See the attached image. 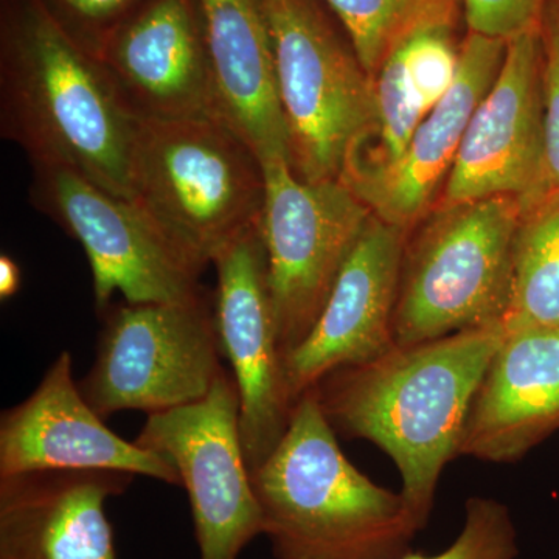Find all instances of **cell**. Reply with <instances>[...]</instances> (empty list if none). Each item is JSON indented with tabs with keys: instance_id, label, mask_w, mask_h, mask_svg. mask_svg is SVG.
Wrapping results in <instances>:
<instances>
[{
	"instance_id": "27",
	"label": "cell",
	"mask_w": 559,
	"mask_h": 559,
	"mask_svg": "<svg viewBox=\"0 0 559 559\" xmlns=\"http://www.w3.org/2000/svg\"><path fill=\"white\" fill-rule=\"evenodd\" d=\"M22 285V272L20 264L10 255L0 257V297L2 300L10 299Z\"/></svg>"
},
{
	"instance_id": "1",
	"label": "cell",
	"mask_w": 559,
	"mask_h": 559,
	"mask_svg": "<svg viewBox=\"0 0 559 559\" xmlns=\"http://www.w3.org/2000/svg\"><path fill=\"white\" fill-rule=\"evenodd\" d=\"M503 337L499 323L395 345L312 389L331 428L371 441L393 460L419 530L428 524L444 466L460 455L474 396Z\"/></svg>"
},
{
	"instance_id": "10",
	"label": "cell",
	"mask_w": 559,
	"mask_h": 559,
	"mask_svg": "<svg viewBox=\"0 0 559 559\" xmlns=\"http://www.w3.org/2000/svg\"><path fill=\"white\" fill-rule=\"evenodd\" d=\"M178 469L189 492L201 559H238L264 535L240 432V392L224 370L204 400L151 414L134 440Z\"/></svg>"
},
{
	"instance_id": "18",
	"label": "cell",
	"mask_w": 559,
	"mask_h": 559,
	"mask_svg": "<svg viewBox=\"0 0 559 559\" xmlns=\"http://www.w3.org/2000/svg\"><path fill=\"white\" fill-rule=\"evenodd\" d=\"M559 429V329L506 331L471 406L460 455L518 462Z\"/></svg>"
},
{
	"instance_id": "16",
	"label": "cell",
	"mask_w": 559,
	"mask_h": 559,
	"mask_svg": "<svg viewBox=\"0 0 559 559\" xmlns=\"http://www.w3.org/2000/svg\"><path fill=\"white\" fill-rule=\"evenodd\" d=\"M100 64L138 119H218L190 0H151L112 36Z\"/></svg>"
},
{
	"instance_id": "8",
	"label": "cell",
	"mask_w": 559,
	"mask_h": 559,
	"mask_svg": "<svg viewBox=\"0 0 559 559\" xmlns=\"http://www.w3.org/2000/svg\"><path fill=\"white\" fill-rule=\"evenodd\" d=\"M259 227L283 356L307 337L373 215L341 179L307 182L288 159L263 162Z\"/></svg>"
},
{
	"instance_id": "2",
	"label": "cell",
	"mask_w": 559,
	"mask_h": 559,
	"mask_svg": "<svg viewBox=\"0 0 559 559\" xmlns=\"http://www.w3.org/2000/svg\"><path fill=\"white\" fill-rule=\"evenodd\" d=\"M250 477L278 559H400L419 532L403 495L345 457L314 390Z\"/></svg>"
},
{
	"instance_id": "22",
	"label": "cell",
	"mask_w": 559,
	"mask_h": 559,
	"mask_svg": "<svg viewBox=\"0 0 559 559\" xmlns=\"http://www.w3.org/2000/svg\"><path fill=\"white\" fill-rule=\"evenodd\" d=\"M518 535L509 509L489 498L466 500L465 522L457 539L439 555L407 551L400 559H514Z\"/></svg>"
},
{
	"instance_id": "3",
	"label": "cell",
	"mask_w": 559,
	"mask_h": 559,
	"mask_svg": "<svg viewBox=\"0 0 559 559\" xmlns=\"http://www.w3.org/2000/svg\"><path fill=\"white\" fill-rule=\"evenodd\" d=\"M2 132L33 167L66 168L131 200L138 117L44 10H32L2 70Z\"/></svg>"
},
{
	"instance_id": "13",
	"label": "cell",
	"mask_w": 559,
	"mask_h": 559,
	"mask_svg": "<svg viewBox=\"0 0 559 559\" xmlns=\"http://www.w3.org/2000/svg\"><path fill=\"white\" fill-rule=\"evenodd\" d=\"M404 250L406 230L371 215L314 326L285 356L294 406L333 371L371 362L395 347Z\"/></svg>"
},
{
	"instance_id": "14",
	"label": "cell",
	"mask_w": 559,
	"mask_h": 559,
	"mask_svg": "<svg viewBox=\"0 0 559 559\" xmlns=\"http://www.w3.org/2000/svg\"><path fill=\"white\" fill-rule=\"evenodd\" d=\"M61 352L27 400L0 417V477L49 469H110L182 487L176 466L159 452L127 441L105 425L73 380Z\"/></svg>"
},
{
	"instance_id": "11",
	"label": "cell",
	"mask_w": 559,
	"mask_h": 559,
	"mask_svg": "<svg viewBox=\"0 0 559 559\" xmlns=\"http://www.w3.org/2000/svg\"><path fill=\"white\" fill-rule=\"evenodd\" d=\"M547 194L543 43L538 27L507 43L502 68L474 110L460 143L448 176L443 207L511 197L527 210Z\"/></svg>"
},
{
	"instance_id": "12",
	"label": "cell",
	"mask_w": 559,
	"mask_h": 559,
	"mask_svg": "<svg viewBox=\"0 0 559 559\" xmlns=\"http://www.w3.org/2000/svg\"><path fill=\"white\" fill-rule=\"evenodd\" d=\"M212 264L218 277L216 331L240 392L242 451L252 473L277 448L294 409L259 224L221 250Z\"/></svg>"
},
{
	"instance_id": "21",
	"label": "cell",
	"mask_w": 559,
	"mask_h": 559,
	"mask_svg": "<svg viewBox=\"0 0 559 559\" xmlns=\"http://www.w3.org/2000/svg\"><path fill=\"white\" fill-rule=\"evenodd\" d=\"M347 28L364 70L374 80L412 33L454 27L459 0H325Z\"/></svg>"
},
{
	"instance_id": "15",
	"label": "cell",
	"mask_w": 559,
	"mask_h": 559,
	"mask_svg": "<svg viewBox=\"0 0 559 559\" xmlns=\"http://www.w3.org/2000/svg\"><path fill=\"white\" fill-rule=\"evenodd\" d=\"M507 40L469 33L460 49L457 79L417 131L403 156L388 167H348L341 180L373 215L407 230L450 176L474 110L495 83Z\"/></svg>"
},
{
	"instance_id": "19",
	"label": "cell",
	"mask_w": 559,
	"mask_h": 559,
	"mask_svg": "<svg viewBox=\"0 0 559 559\" xmlns=\"http://www.w3.org/2000/svg\"><path fill=\"white\" fill-rule=\"evenodd\" d=\"M200 9L218 119L248 143L261 164L290 162L263 3L200 0Z\"/></svg>"
},
{
	"instance_id": "17",
	"label": "cell",
	"mask_w": 559,
	"mask_h": 559,
	"mask_svg": "<svg viewBox=\"0 0 559 559\" xmlns=\"http://www.w3.org/2000/svg\"><path fill=\"white\" fill-rule=\"evenodd\" d=\"M134 477L110 469L0 477V559H119L106 502Z\"/></svg>"
},
{
	"instance_id": "24",
	"label": "cell",
	"mask_w": 559,
	"mask_h": 559,
	"mask_svg": "<svg viewBox=\"0 0 559 559\" xmlns=\"http://www.w3.org/2000/svg\"><path fill=\"white\" fill-rule=\"evenodd\" d=\"M539 31L543 43L546 173L550 194L559 191V0H546Z\"/></svg>"
},
{
	"instance_id": "23",
	"label": "cell",
	"mask_w": 559,
	"mask_h": 559,
	"mask_svg": "<svg viewBox=\"0 0 559 559\" xmlns=\"http://www.w3.org/2000/svg\"><path fill=\"white\" fill-rule=\"evenodd\" d=\"M451 32L450 27L421 28L396 46L426 114L439 105L457 79L460 50L452 44Z\"/></svg>"
},
{
	"instance_id": "9",
	"label": "cell",
	"mask_w": 559,
	"mask_h": 559,
	"mask_svg": "<svg viewBox=\"0 0 559 559\" xmlns=\"http://www.w3.org/2000/svg\"><path fill=\"white\" fill-rule=\"evenodd\" d=\"M32 200L86 252L95 305L114 294L127 304H186L205 296L202 271L132 200L114 197L76 173L33 167Z\"/></svg>"
},
{
	"instance_id": "6",
	"label": "cell",
	"mask_w": 559,
	"mask_h": 559,
	"mask_svg": "<svg viewBox=\"0 0 559 559\" xmlns=\"http://www.w3.org/2000/svg\"><path fill=\"white\" fill-rule=\"evenodd\" d=\"M261 3L293 170L307 182L341 179L349 156L377 131L374 80L308 0Z\"/></svg>"
},
{
	"instance_id": "26",
	"label": "cell",
	"mask_w": 559,
	"mask_h": 559,
	"mask_svg": "<svg viewBox=\"0 0 559 559\" xmlns=\"http://www.w3.org/2000/svg\"><path fill=\"white\" fill-rule=\"evenodd\" d=\"M73 13L90 21H103L119 13L130 0H62Z\"/></svg>"
},
{
	"instance_id": "20",
	"label": "cell",
	"mask_w": 559,
	"mask_h": 559,
	"mask_svg": "<svg viewBox=\"0 0 559 559\" xmlns=\"http://www.w3.org/2000/svg\"><path fill=\"white\" fill-rule=\"evenodd\" d=\"M559 329V191L522 210L513 249V293L506 331Z\"/></svg>"
},
{
	"instance_id": "7",
	"label": "cell",
	"mask_w": 559,
	"mask_h": 559,
	"mask_svg": "<svg viewBox=\"0 0 559 559\" xmlns=\"http://www.w3.org/2000/svg\"><path fill=\"white\" fill-rule=\"evenodd\" d=\"M92 369L80 382L103 419L160 414L198 403L224 371L215 311L207 300L109 305Z\"/></svg>"
},
{
	"instance_id": "25",
	"label": "cell",
	"mask_w": 559,
	"mask_h": 559,
	"mask_svg": "<svg viewBox=\"0 0 559 559\" xmlns=\"http://www.w3.org/2000/svg\"><path fill=\"white\" fill-rule=\"evenodd\" d=\"M469 33L507 40L538 28L546 0H459Z\"/></svg>"
},
{
	"instance_id": "5",
	"label": "cell",
	"mask_w": 559,
	"mask_h": 559,
	"mask_svg": "<svg viewBox=\"0 0 559 559\" xmlns=\"http://www.w3.org/2000/svg\"><path fill=\"white\" fill-rule=\"evenodd\" d=\"M441 210L404 250L396 345L503 325L509 312L521 202L491 197Z\"/></svg>"
},
{
	"instance_id": "4",
	"label": "cell",
	"mask_w": 559,
	"mask_h": 559,
	"mask_svg": "<svg viewBox=\"0 0 559 559\" xmlns=\"http://www.w3.org/2000/svg\"><path fill=\"white\" fill-rule=\"evenodd\" d=\"M131 200L201 271L259 224L264 173L218 119H138Z\"/></svg>"
}]
</instances>
